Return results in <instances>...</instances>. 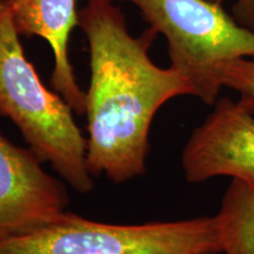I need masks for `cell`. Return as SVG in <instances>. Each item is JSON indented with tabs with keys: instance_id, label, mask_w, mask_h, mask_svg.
Instances as JSON below:
<instances>
[{
	"instance_id": "obj_3",
	"label": "cell",
	"mask_w": 254,
	"mask_h": 254,
	"mask_svg": "<svg viewBox=\"0 0 254 254\" xmlns=\"http://www.w3.org/2000/svg\"><path fill=\"white\" fill-rule=\"evenodd\" d=\"M217 217L117 225L65 211L36 230L0 241V254H221Z\"/></svg>"
},
{
	"instance_id": "obj_7",
	"label": "cell",
	"mask_w": 254,
	"mask_h": 254,
	"mask_svg": "<svg viewBox=\"0 0 254 254\" xmlns=\"http://www.w3.org/2000/svg\"><path fill=\"white\" fill-rule=\"evenodd\" d=\"M20 36L39 37L53 52L51 85L75 114L86 112V92L78 85L68 57V41L79 26L77 0H5Z\"/></svg>"
},
{
	"instance_id": "obj_10",
	"label": "cell",
	"mask_w": 254,
	"mask_h": 254,
	"mask_svg": "<svg viewBox=\"0 0 254 254\" xmlns=\"http://www.w3.org/2000/svg\"><path fill=\"white\" fill-rule=\"evenodd\" d=\"M222 4L224 0H212ZM233 17L241 26L254 32V0H234Z\"/></svg>"
},
{
	"instance_id": "obj_9",
	"label": "cell",
	"mask_w": 254,
	"mask_h": 254,
	"mask_svg": "<svg viewBox=\"0 0 254 254\" xmlns=\"http://www.w3.org/2000/svg\"><path fill=\"white\" fill-rule=\"evenodd\" d=\"M222 87L239 93V99L254 110V57L228 62L220 69Z\"/></svg>"
},
{
	"instance_id": "obj_8",
	"label": "cell",
	"mask_w": 254,
	"mask_h": 254,
	"mask_svg": "<svg viewBox=\"0 0 254 254\" xmlns=\"http://www.w3.org/2000/svg\"><path fill=\"white\" fill-rule=\"evenodd\" d=\"M222 254H254V185L233 178L219 213Z\"/></svg>"
},
{
	"instance_id": "obj_6",
	"label": "cell",
	"mask_w": 254,
	"mask_h": 254,
	"mask_svg": "<svg viewBox=\"0 0 254 254\" xmlns=\"http://www.w3.org/2000/svg\"><path fill=\"white\" fill-rule=\"evenodd\" d=\"M30 147L0 132V241L46 225L67 209L64 184L44 170Z\"/></svg>"
},
{
	"instance_id": "obj_1",
	"label": "cell",
	"mask_w": 254,
	"mask_h": 254,
	"mask_svg": "<svg viewBox=\"0 0 254 254\" xmlns=\"http://www.w3.org/2000/svg\"><path fill=\"white\" fill-rule=\"evenodd\" d=\"M79 26L90 50L88 171L114 184L129 182L146 172L155 114L167 101L194 95V90L171 66L152 62L148 51L157 32L148 28L133 37L112 0H88L79 12Z\"/></svg>"
},
{
	"instance_id": "obj_4",
	"label": "cell",
	"mask_w": 254,
	"mask_h": 254,
	"mask_svg": "<svg viewBox=\"0 0 254 254\" xmlns=\"http://www.w3.org/2000/svg\"><path fill=\"white\" fill-rule=\"evenodd\" d=\"M116 1V0H112ZM139 8L150 28L167 41L171 67L187 79L206 105H214L225 64L254 57V32L212 0H122Z\"/></svg>"
},
{
	"instance_id": "obj_11",
	"label": "cell",
	"mask_w": 254,
	"mask_h": 254,
	"mask_svg": "<svg viewBox=\"0 0 254 254\" xmlns=\"http://www.w3.org/2000/svg\"><path fill=\"white\" fill-rule=\"evenodd\" d=\"M1 1H4V0H0V2H1Z\"/></svg>"
},
{
	"instance_id": "obj_5",
	"label": "cell",
	"mask_w": 254,
	"mask_h": 254,
	"mask_svg": "<svg viewBox=\"0 0 254 254\" xmlns=\"http://www.w3.org/2000/svg\"><path fill=\"white\" fill-rule=\"evenodd\" d=\"M187 140L182 153L190 184L231 177L254 185V110L241 99L220 98Z\"/></svg>"
},
{
	"instance_id": "obj_2",
	"label": "cell",
	"mask_w": 254,
	"mask_h": 254,
	"mask_svg": "<svg viewBox=\"0 0 254 254\" xmlns=\"http://www.w3.org/2000/svg\"><path fill=\"white\" fill-rule=\"evenodd\" d=\"M5 0L0 2V116L18 127L28 147L78 193H90L87 141L74 111L47 88L25 56Z\"/></svg>"
}]
</instances>
